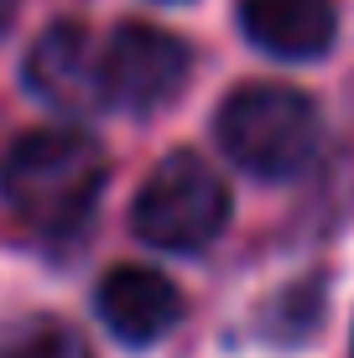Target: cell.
Returning <instances> with one entry per match:
<instances>
[{"label":"cell","mask_w":354,"mask_h":358,"mask_svg":"<svg viewBox=\"0 0 354 358\" xmlns=\"http://www.w3.org/2000/svg\"><path fill=\"white\" fill-rule=\"evenodd\" d=\"M0 192L36 234H73L104 192V151L83 130H32L6 151Z\"/></svg>","instance_id":"6da1fadb"},{"label":"cell","mask_w":354,"mask_h":358,"mask_svg":"<svg viewBox=\"0 0 354 358\" xmlns=\"http://www.w3.org/2000/svg\"><path fill=\"white\" fill-rule=\"evenodd\" d=\"M219 145L250 177H292L318 151V109L287 83H245L219 109Z\"/></svg>","instance_id":"7a4b0ae2"},{"label":"cell","mask_w":354,"mask_h":358,"mask_svg":"<svg viewBox=\"0 0 354 358\" xmlns=\"http://www.w3.org/2000/svg\"><path fill=\"white\" fill-rule=\"evenodd\" d=\"M130 224L156 250H203L229 224V192L198 156H167L146 177Z\"/></svg>","instance_id":"3957f363"},{"label":"cell","mask_w":354,"mask_h":358,"mask_svg":"<svg viewBox=\"0 0 354 358\" xmlns=\"http://www.w3.org/2000/svg\"><path fill=\"white\" fill-rule=\"evenodd\" d=\"M193 68L188 42L162 27H141V21H125L115 36L104 42V94L109 104L120 109H162L167 99L182 89Z\"/></svg>","instance_id":"277c9868"},{"label":"cell","mask_w":354,"mask_h":358,"mask_svg":"<svg viewBox=\"0 0 354 358\" xmlns=\"http://www.w3.org/2000/svg\"><path fill=\"white\" fill-rule=\"evenodd\" d=\"M27 89L42 104L63 109V115H89V109L109 104L104 94V47L83 27H47L27 52Z\"/></svg>","instance_id":"5b68a950"},{"label":"cell","mask_w":354,"mask_h":358,"mask_svg":"<svg viewBox=\"0 0 354 358\" xmlns=\"http://www.w3.org/2000/svg\"><path fill=\"white\" fill-rule=\"evenodd\" d=\"M100 317L120 343H156L182 317V296L156 270L120 265L100 280Z\"/></svg>","instance_id":"8992f818"},{"label":"cell","mask_w":354,"mask_h":358,"mask_svg":"<svg viewBox=\"0 0 354 358\" xmlns=\"http://www.w3.org/2000/svg\"><path fill=\"white\" fill-rule=\"evenodd\" d=\"M240 27L261 52L318 57L334 42V0H240Z\"/></svg>","instance_id":"52a82bcc"},{"label":"cell","mask_w":354,"mask_h":358,"mask_svg":"<svg viewBox=\"0 0 354 358\" xmlns=\"http://www.w3.org/2000/svg\"><path fill=\"white\" fill-rule=\"evenodd\" d=\"M0 358H89L83 338L53 317H21L0 327Z\"/></svg>","instance_id":"ba28073f"},{"label":"cell","mask_w":354,"mask_h":358,"mask_svg":"<svg viewBox=\"0 0 354 358\" xmlns=\"http://www.w3.org/2000/svg\"><path fill=\"white\" fill-rule=\"evenodd\" d=\"M11 10H16V0H0V27L11 21Z\"/></svg>","instance_id":"9c48e42d"}]
</instances>
